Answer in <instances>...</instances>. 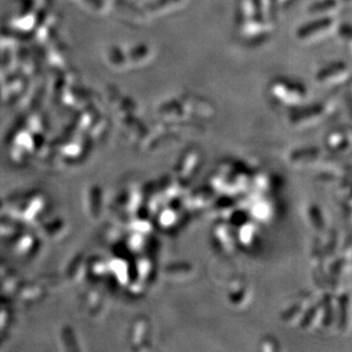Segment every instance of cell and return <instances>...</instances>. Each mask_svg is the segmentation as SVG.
Masks as SVG:
<instances>
[{
    "instance_id": "obj_1",
    "label": "cell",
    "mask_w": 352,
    "mask_h": 352,
    "mask_svg": "<svg viewBox=\"0 0 352 352\" xmlns=\"http://www.w3.org/2000/svg\"><path fill=\"white\" fill-rule=\"evenodd\" d=\"M332 24H333V19L331 17H321L319 19H315V21L307 23L306 26L301 27L299 31H297V37L300 39L310 38L318 32L326 31L327 29L331 28Z\"/></svg>"
},
{
    "instance_id": "obj_2",
    "label": "cell",
    "mask_w": 352,
    "mask_h": 352,
    "mask_svg": "<svg viewBox=\"0 0 352 352\" xmlns=\"http://www.w3.org/2000/svg\"><path fill=\"white\" fill-rule=\"evenodd\" d=\"M346 70H348V68H346V66L343 63H333V64H330L328 66L324 67L323 70L318 73V78L320 79V80H325V79H328L334 76H339V74L344 73Z\"/></svg>"
},
{
    "instance_id": "obj_3",
    "label": "cell",
    "mask_w": 352,
    "mask_h": 352,
    "mask_svg": "<svg viewBox=\"0 0 352 352\" xmlns=\"http://www.w3.org/2000/svg\"><path fill=\"white\" fill-rule=\"evenodd\" d=\"M335 7H336V0H321V2L319 3L312 5L311 11L315 13H321L324 11L325 12L330 11V9L335 8Z\"/></svg>"
}]
</instances>
